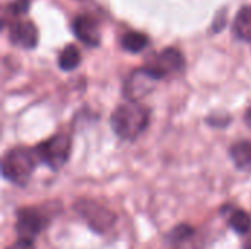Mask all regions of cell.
Instances as JSON below:
<instances>
[{
    "label": "cell",
    "mask_w": 251,
    "mask_h": 249,
    "mask_svg": "<svg viewBox=\"0 0 251 249\" xmlns=\"http://www.w3.org/2000/svg\"><path fill=\"white\" fill-rule=\"evenodd\" d=\"M75 210L87 222V225L96 233H100V235L110 230L118 220L115 213H112L109 208H106L104 205H101L96 201L79 200L75 204Z\"/></svg>",
    "instance_id": "4"
},
{
    "label": "cell",
    "mask_w": 251,
    "mask_h": 249,
    "mask_svg": "<svg viewBox=\"0 0 251 249\" xmlns=\"http://www.w3.org/2000/svg\"><path fill=\"white\" fill-rule=\"evenodd\" d=\"M35 156L51 170L62 169L69 160L71 138L66 134H56L34 148Z\"/></svg>",
    "instance_id": "3"
},
{
    "label": "cell",
    "mask_w": 251,
    "mask_h": 249,
    "mask_svg": "<svg viewBox=\"0 0 251 249\" xmlns=\"http://www.w3.org/2000/svg\"><path fill=\"white\" fill-rule=\"evenodd\" d=\"M244 249H251V242H250V244H247V245L244 247Z\"/></svg>",
    "instance_id": "20"
},
{
    "label": "cell",
    "mask_w": 251,
    "mask_h": 249,
    "mask_svg": "<svg viewBox=\"0 0 251 249\" xmlns=\"http://www.w3.org/2000/svg\"><path fill=\"white\" fill-rule=\"evenodd\" d=\"M157 81L160 78L147 66L135 69L124 85V95L129 103H137L154 90Z\"/></svg>",
    "instance_id": "5"
},
{
    "label": "cell",
    "mask_w": 251,
    "mask_h": 249,
    "mask_svg": "<svg viewBox=\"0 0 251 249\" xmlns=\"http://www.w3.org/2000/svg\"><path fill=\"white\" fill-rule=\"evenodd\" d=\"M193 227H190L188 225H179L176 227H174L168 235H166V239L172 244H179L185 239H188L191 235H193Z\"/></svg>",
    "instance_id": "15"
},
{
    "label": "cell",
    "mask_w": 251,
    "mask_h": 249,
    "mask_svg": "<svg viewBox=\"0 0 251 249\" xmlns=\"http://www.w3.org/2000/svg\"><path fill=\"white\" fill-rule=\"evenodd\" d=\"M229 157L237 169L251 172V141H240L231 145Z\"/></svg>",
    "instance_id": "10"
},
{
    "label": "cell",
    "mask_w": 251,
    "mask_h": 249,
    "mask_svg": "<svg viewBox=\"0 0 251 249\" xmlns=\"http://www.w3.org/2000/svg\"><path fill=\"white\" fill-rule=\"evenodd\" d=\"M46 226V217L35 207H25L18 211L16 216V233L19 239L34 242L40 232Z\"/></svg>",
    "instance_id": "6"
},
{
    "label": "cell",
    "mask_w": 251,
    "mask_h": 249,
    "mask_svg": "<svg viewBox=\"0 0 251 249\" xmlns=\"http://www.w3.org/2000/svg\"><path fill=\"white\" fill-rule=\"evenodd\" d=\"M150 123V110L137 103L122 104L110 116V126L115 135L124 141L138 138Z\"/></svg>",
    "instance_id": "1"
},
{
    "label": "cell",
    "mask_w": 251,
    "mask_h": 249,
    "mask_svg": "<svg viewBox=\"0 0 251 249\" xmlns=\"http://www.w3.org/2000/svg\"><path fill=\"white\" fill-rule=\"evenodd\" d=\"M10 7H12V12H13V13L26 12V9H28V0H16Z\"/></svg>",
    "instance_id": "17"
},
{
    "label": "cell",
    "mask_w": 251,
    "mask_h": 249,
    "mask_svg": "<svg viewBox=\"0 0 251 249\" xmlns=\"http://www.w3.org/2000/svg\"><path fill=\"white\" fill-rule=\"evenodd\" d=\"M121 45L129 53H141L149 45V37L143 32L128 31L121 38Z\"/></svg>",
    "instance_id": "12"
},
{
    "label": "cell",
    "mask_w": 251,
    "mask_h": 249,
    "mask_svg": "<svg viewBox=\"0 0 251 249\" xmlns=\"http://www.w3.org/2000/svg\"><path fill=\"white\" fill-rule=\"evenodd\" d=\"M6 249H35V247H34V242L18 239L13 245H10L9 248H6Z\"/></svg>",
    "instance_id": "18"
},
{
    "label": "cell",
    "mask_w": 251,
    "mask_h": 249,
    "mask_svg": "<svg viewBox=\"0 0 251 249\" xmlns=\"http://www.w3.org/2000/svg\"><path fill=\"white\" fill-rule=\"evenodd\" d=\"M228 225L238 235H246L251 229L250 214L240 208H231V211L228 213Z\"/></svg>",
    "instance_id": "13"
},
{
    "label": "cell",
    "mask_w": 251,
    "mask_h": 249,
    "mask_svg": "<svg viewBox=\"0 0 251 249\" xmlns=\"http://www.w3.org/2000/svg\"><path fill=\"white\" fill-rule=\"evenodd\" d=\"M9 40L13 45L31 50L37 47L38 31L31 21H18L13 22L9 28Z\"/></svg>",
    "instance_id": "8"
},
{
    "label": "cell",
    "mask_w": 251,
    "mask_h": 249,
    "mask_svg": "<svg viewBox=\"0 0 251 249\" xmlns=\"http://www.w3.org/2000/svg\"><path fill=\"white\" fill-rule=\"evenodd\" d=\"M57 63H59V68L62 70H66V72L76 69L79 66V63H81V53L76 48V45H74V44L66 45L60 51Z\"/></svg>",
    "instance_id": "14"
},
{
    "label": "cell",
    "mask_w": 251,
    "mask_h": 249,
    "mask_svg": "<svg viewBox=\"0 0 251 249\" xmlns=\"http://www.w3.org/2000/svg\"><path fill=\"white\" fill-rule=\"evenodd\" d=\"M146 66L151 69L162 79L168 75L182 72L185 69V59L179 50L169 47L157 53Z\"/></svg>",
    "instance_id": "7"
},
{
    "label": "cell",
    "mask_w": 251,
    "mask_h": 249,
    "mask_svg": "<svg viewBox=\"0 0 251 249\" xmlns=\"http://www.w3.org/2000/svg\"><path fill=\"white\" fill-rule=\"evenodd\" d=\"M37 164L35 151L28 147L10 148L1 160V175L6 181L16 186H25Z\"/></svg>",
    "instance_id": "2"
},
{
    "label": "cell",
    "mask_w": 251,
    "mask_h": 249,
    "mask_svg": "<svg viewBox=\"0 0 251 249\" xmlns=\"http://www.w3.org/2000/svg\"><path fill=\"white\" fill-rule=\"evenodd\" d=\"M72 31L75 37L88 47H97L101 40L99 23L88 15H79L72 22Z\"/></svg>",
    "instance_id": "9"
},
{
    "label": "cell",
    "mask_w": 251,
    "mask_h": 249,
    "mask_svg": "<svg viewBox=\"0 0 251 249\" xmlns=\"http://www.w3.org/2000/svg\"><path fill=\"white\" fill-rule=\"evenodd\" d=\"M244 120H246L247 126H250L251 128V107L247 109V112H246V114H244Z\"/></svg>",
    "instance_id": "19"
},
{
    "label": "cell",
    "mask_w": 251,
    "mask_h": 249,
    "mask_svg": "<svg viewBox=\"0 0 251 249\" xmlns=\"http://www.w3.org/2000/svg\"><path fill=\"white\" fill-rule=\"evenodd\" d=\"M229 122H231V117L228 114H224V113L212 114V116L207 117V123L210 126H213V128H225Z\"/></svg>",
    "instance_id": "16"
},
{
    "label": "cell",
    "mask_w": 251,
    "mask_h": 249,
    "mask_svg": "<svg viewBox=\"0 0 251 249\" xmlns=\"http://www.w3.org/2000/svg\"><path fill=\"white\" fill-rule=\"evenodd\" d=\"M234 34L241 41H251V6H243L234 21Z\"/></svg>",
    "instance_id": "11"
}]
</instances>
